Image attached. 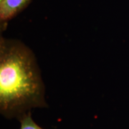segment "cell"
Here are the masks:
<instances>
[{
	"label": "cell",
	"mask_w": 129,
	"mask_h": 129,
	"mask_svg": "<svg viewBox=\"0 0 129 129\" xmlns=\"http://www.w3.org/2000/svg\"><path fill=\"white\" fill-rule=\"evenodd\" d=\"M45 85L35 56L18 40L0 38V112L19 120L32 108H46Z\"/></svg>",
	"instance_id": "obj_1"
},
{
	"label": "cell",
	"mask_w": 129,
	"mask_h": 129,
	"mask_svg": "<svg viewBox=\"0 0 129 129\" xmlns=\"http://www.w3.org/2000/svg\"><path fill=\"white\" fill-rule=\"evenodd\" d=\"M31 0H2L0 2V19L5 22L14 17L27 6Z\"/></svg>",
	"instance_id": "obj_2"
},
{
	"label": "cell",
	"mask_w": 129,
	"mask_h": 129,
	"mask_svg": "<svg viewBox=\"0 0 129 129\" xmlns=\"http://www.w3.org/2000/svg\"><path fill=\"white\" fill-rule=\"evenodd\" d=\"M19 120L20 122L19 129H43L34 121L31 112L23 115Z\"/></svg>",
	"instance_id": "obj_3"
},
{
	"label": "cell",
	"mask_w": 129,
	"mask_h": 129,
	"mask_svg": "<svg viewBox=\"0 0 129 129\" xmlns=\"http://www.w3.org/2000/svg\"><path fill=\"white\" fill-rule=\"evenodd\" d=\"M1 1H2V0H0V2H1Z\"/></svg>",
	"instance_id": "obj_4"
}]
</instances>
